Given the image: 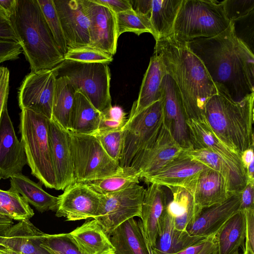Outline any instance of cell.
<instances>
[{
  "mask_svg": "<svg viewBox=\"0 0 254 254\" xmlns=\"http://www.w3.org/2000/svg\"><path fill=\"white\" fill-rule=\"evenodd\" d=\"M187 43L203 63L218 92L234 101L254 93V53L236 36L231 21L216 36Z\"/></svg>",
  "mask_w": 254,
  "mask_h": 254,
  "instance_id": "obj_1",
  "label": "cell"
},
{
  "mask_svg": "<svg viewBox=\"0 0 254 254\" xmlns=\"http://www.w3.org/2000/svg\"><path fill=\"white\" fill-rule=\"evenodd\" d=\"M153 54L178 87L188 120L206 123L205 104L218 91L202 61L173 35L156 41Z\"/></svg>",
  "mask_w": 254,
  "mask_h": 254,
  "instance_id": "obj_2",
  "label": "cell"
},
{
  "mask_svg": "<svg viewBox=\"0 0 254 254\" xmlns=\"http://www.w3.org/2000/svg\"><path fill=\"white\" fill-rule=\"evenodd\" d=\"M10 19L31 72L53 69L64 61L37 0H17Z\"/></svg>",
  "mask_w": 254,
  "mask_h": 254,
  "instance_id": "obj_3",
  "label": "cell"
},
{
  "mask_svg": "<svg viewBox=\"0 0 254 254\" xmlns=\"http://www.w3.org/2000/svg\"><path fill=\"white\" fill-rule=\"evenodd\" d=\"M254 93L234 101L218 92L205 106V118L216 137L239 155L254 145Z\"/></svg>",
  "mask_w": 254,
  "mask_h": 254,
  "instance_id": "obj_4",
  "label": "cell"
},
{
  "mask_svg": "<svg viewBox=\"0 0 254 254\" xmlns=\"http://www.w3.org/2000/svg\"><path fill=\"white\" fill-rule=\"evenodd\" d=\"M49 120L43 115L23 109L20 114L19 130L31 174L45 187L56 190L49 140Z\"/></svg>",
  "mask_w": 254,
  "mask_h": 254,
  "instance_id": "obj_5",
  "label": "cell"
},
{
  "mask_svg": "<svg viewBox=\"0 0 254 254\" xmlns=\"http://www.w3.org/2000/svg\"><path fill=\"white\" fill-rule=\"evenodd\" d=\"M230 23L223 1L182 0L172 35L188 42L216 36L224 31Z\"/></svg>",
  "mask_w": 254,
  "mask_h": 254,
  "instance_id": "obj_6",
  "label": "cell"
},
{
  "mask_svg": "<svg viewBox=\"0 0 254 254\" xmlns=\"http://www.w3.org/2000/svg\"><path fill=\"white\" fill-rule=\"evenodd\" d=\"M54 68L57 76H66L75 90L81 92L101 113L112 106L107 64L64 60Z\"/></svg>",
  "mask_w": 254,
  "mask_h": 254,
  "instance_id": "obj_7",
  "label": "cell"
},
{
  "mask_svg": "<svg viewBox=\"0 0 254 254\" xmlns=\"http://www.w3.org/2000/svg\"><path fill=\"white\" fill-rule=\"evenodd\" d=\"M76 182L86 183L112 176L123 169L106 152L93 134L68 131Z\"/></svg>",
  "mask_w": 254,
  "mask_h": 254,
  "instance_id": "obj_8",
  "label": "cell"
},
{
  "mask_svg": "<svg viewBox=\"0 0 254 254\" xmlns=\"http://www.w3.org/2000/svg\"><path fill=\"white\" fill-rule=\"evenodd\" d=\"M163 124L162 99L131 117L123 127V140L119 165L128 167L133 158L154 139Z\"/></svg>",
  "mask_w": 254,
  "mask_h": 254,
  "instance_id": "obj_9",
  "label": "cell"
},
{
  "mask_svg": "<svg viewBox=\"0 0 254 254\" xmlns=\"http://www.w3.org/2000/svg\"><path fill=\"white\" fill-rule=\"evenodd\" d=\"M145 189L135 184L122 190L101 195L100 202L93 219L96 220L109 236L126 221L141 217Z\"/></svg>",
  "mask_w": 254,
  "mask_h": 254,
  "instance_id": "obj_10",
  "label": "cell"
},
{
  "mask_svg": "<svg viewBox=\"0 0 254 254\" xmlns=\"http://www.w3.org/2000/svg\"><path fill=\"white\" fill-rule=\"evenodd\" d=\"M57 76L55 68L31 71L27 74L18 91V103L21 110L29 109L51 120Z\"/></svg>",
  "mask_w": 254,
  "mask_h": 254,
  "instance_id": "obj_11",
  "label": "cell"
},
{
  "mask_svg": "<svg viewBox=\"0 0 254 254\" xmlns=\"http://www.w3.org/2000/svg\"><path fill=\"white\" fill-rule=\"evenodd\" d=\"M183 151L163 124L156 136L133 158L127 169L141 179L176 158Z\"/></svg>",
  "mask_w": 254,
  "mask_h": 254,
  "instance_id": "obj_12",
  "label": "cell"
},
{
  "mask_svg": "<svg viewBox=\"0 0 254 254\" xmlns=\"http://www.w3.org/2000/svg\"><path fill=\"white\" fill-rule=\"evenodd\" d=\"M163 125L184 150L192 148L188 120L180 91L166 73L162 80Z\"/></svg>",
  "mask_w": 254,
  "mask_h": 254,
  "instance_id": "obj_13",
  "label": "cell"
},
{
  "mask_svg": "<svg viewBox=\"0 0 254 254\" xmlns=\"http://www.w3.org/2000/svg\"><path fill=\"white\" fill-rule=\"evenodd\" d=\"M89 21V46L112 56L117 51L118 36L116 14L109 8L92 0H82Z\"/></svg>",
  "mask_w": 254,
  "mask_h": 254,
  "instance_id": "obj_14",
  "label": "cell"
},
{
  "mask_svg": "<svg viewBox=\"0 0 254 254\" xmlns=\"http://www.w3.org/2000/svg\"><path fill=\"white\" fill-rule=\"evenodd\" d=\"M58 197L56 216L65 217L66 221L93 219L101 199V194L85 183L76 182Z\"/></svg>",
  "mask_w": 254,
  "mask_h": 254,
  "instance_id": "obj_15",
  "label": "cell"
},
{
  "mask_svg": "<svg viewBox=\"0 0 254 254\" xmlns=\"http://www.w3.org/2000/svg\"><path fill=\"white\" fill-rule=\"evenodd\" d=\"M48 135L56 190H64L75 182L68 131L52 119L48 123Z\"/></svg>",
  "mask_w": 254,
  "mask_h": 254,
  "instance_id": "obj_16",
  "label": "cell"
},
{
  "mask_svg": "<svg viewBox=\"0 0 254 254\" xmlns=\"http://www.w3.org/2000/svg\"><path fill=\"white\" fill-rule=\"evenodd\" d=\"M207 168L209 167L187 155L184 150L176 158L143 176L141 179L146 183L157 184L168 188H185Z\"/></svg>",
  "mask_w": 254,
  "mask_h": 254,
  "instance_id": "obj_17",
  "label": "cell"
},
{
  "mask_svg": "<svg viewBox=\"0 0 254 254\" xmlns=\"http://www.w3.org/2000/svg\"><path fill=\"white\" fill-rule=\"evenodd\" d=\"M53 0L67 48L89 46V21L82 0Z\"/></svg>",
  "mask_w": 254,
  "mask_h": 254,
  "instance_id": "obj_18",
  "label": "cell"
},
{
  "mask_svg": "<svg viewBox=\"0 0 254 254\" xmlns=\"http://www.w3.org/2000/svg\"><path fill=\"white\" fill-rule=\"evenodd\" d=\"M26 164L23 146L15 134L7 107L0 120V180L21 173Z\"/></svg>",
  "mask_w": 254,
  "mask_h": 254,
  "instance_id": "obj_19",
  "label": "cell"
},
{
  "mask_svg": "<svg viewBox=\"0 0 254 254\" xmlns=\"http://www.w3.org/2000/svg\"><path fill=\"white\" fill-rule=\"evenodd\" d=\"M241 192L231 194L226 200L201 210L188 226L192 236L215 238L219 229L240 209Z\"/></svg>",
  "mask_w": 254,
  "mask_h": 254,
  "instance_id": "obj_20",
  "label": "cell"
},
{
  "mask_svg": "<svg viewBox=\"0 0 254 254\" xmlns=\"http://www.w3.org/2000/svg\"><path fill=\"white\" fill-rule=\"evenodd\" d=\"M192 196L200 212L204 208L220 203L231 194L224 177L207 168L185 188Z\"/></svg>",
  "mask_w": 254,
  "mask_h": 254,
  "instance_id": "obj_21",
  "label": "cell"
},
{
  "mask_svg": "<svg viewBox=\"0 0 254 254\" xmlns=\"http://www.w3.org/2000/svg\"><path fill=\"white\" fill-rule=\"evenodd\" d=\"M190 141L194 149L208 150L216 154L230 165L246 175L241 156L232 150L215 135L207 123L188 120Z\"/></svg>",
  "mask_w": 254,
  "mask_h": 254,
  "instance_id": "obj_22",
  "label": "cell"
},
{
  "mask_svg": "<svg viewBox=\"0 0 254 254\" xmlns=\"http://www.w3.org/2000/svg\"><path fill=\"white\" fill-rule=\"evenodd\" d=\"M168 203L167 195L164 186L151 184L145 189L140 218L144 235L151 248L155 245L159 222Z\"/></svg>",
  "mask_w": 254,
  "mask_h": 254,
  "instance_id": "obj_23",
  "label": "cell"
},
{
  "mask_svg": "<svg viewBox=\"0 0 254 254\" xmlns=\"http://www.w3.org/2000/svg\"><path fill=\"white\" fill-rule=\"evenodd\" d=\"M209 238L192 236L187 230L177 229L173 217L166 209L159 222L155 245L151 249L153 254H176Z\"/></svg>",
  "mask_w": 254,
  "mask_h": 254,
  "instance_id": "obj_24",
  "label": "cell"
},
{
  "mask_svg": "<svg viewBox=\"0 0 254 254\" xmlns=\"http://www.w3.org/2000/svg\"><path fill=\"white\" fill-rule=\"evenodd\" d=\"M66 235L82 254H114L115 249L98 221H86Z\"/></svg>",
  "mask_w": 254,
  "mask_h": 254,
  "instance_id": "obj_25",
  "label": "cell"
},
{
  "mask_svg": "<svg viewBox=\"0 0 254 254\" xmlns=\"http://www.w3.org/2000/svg\"><path fill=\"white\" fill-rule=\"evenodd\" d=\"M166 73L161 59L153 54L144 75L138 98L132 105L129 117L162 99V83Z\"/></svg>",
  "mask_w": 254,
  "mask_h": 254,
  "instance_id": "obj_26",
  "label": "cell"
},
{
  "mask_svg": "<svg viewBox=\"0 0 254 254\" xmlns=\"http://www.w3.org/2000/svg\"><path fill=\"white\" fill-rule=\"evenodd\" d=\"M44 234L29 219L23 220L8 230L0 243L22 254H50L40 246Z\"/></svg>",
  "mask_w": 254,
  "mask_h": 254,
  "instance_id": "obj_27",
  "label": "cell"
},
{
  "mask_svg": "<svg viewBox=\"0 0 254 254\" xmlns=\"http://www.w3.org/2000/svg\"><path fill=\"white\" fill-rule=\"evenodd\" d=\"M115 254H149V246L141 221L130 218L109 236Z\"/></svg>",
  "mask_w": 254,
  "mask_h": 254,
  "instance_id": "obj_28",
  "label": "cell"
},
{
  "mask_svg": "<svg viewBox=\"0 0 254 254\" xmlns=\"http://www.w3.org/2000/svg\"><path fill=\"white\" fill-rule=\"evenodd\" d=\"M10 183V189L19 193L38 211L41 213L48 210L56 211L58 197L45 191L40 182L36 183L19 173L11 177Z\"/></svg>",
  "mask_w": 254,
  "mask_h": 254,
  "instance_id": "obj_29",
  "label": "cell"
},
{
  "mask_svg": "<svg viewBox=\"0 0 254 254\" xmlns=\"http://www.w3.org/2000/svg\"><path fill=\"white\" fill-rule=\"evenodd\" d=\"M184 152L221 174L227 183L231 194L241 192L246 185L247 179L246 175L238 171L212 151L191 148L184 150Z\"/></svg>",
  "mask_w": 254,
  "mask_h": 254,
  "instance_id": "obj_30",
  "label": "cell"
},
{
  "mask_svg": "<svg viewBox=\"0 0 254 254\" xmlns=\"http://www.w3.org/2000/svg\"><path fill=\"white\" fill-rule=\"evenodd\" d=\"M101 113L79 91L75 93L70 118V131L76 134H93L98 129Z\"/></svg>",
  "mask_w": 254,
  "mask_h": 254,
  "instance_id": "obj_31",
  "label": "cell"
},
{
  "mask_svg": "<svg viewBox=\"0 0 254 254\" xmlns=\"http://www.w3.org/2000/svg\"><path fill=\"white\" fill-rule=\"evenodd\" d=\"M172 199L168 203L166 211L174 220L175 228L186 231L188 226L200 212L196 206L192 195L185 188L170 187Z\"/></svg>",
  "mask_w": 254,
  "mask_h": 254,
  "instance_id": "obj_32",
  "label": "cell"
},
{
  "mask_svg": "<svg viewBox=\"0 0 254 254\" xmlns=\"http://www.w3.org/2000/svg\"><path fill=\"white\" fill-rule=\"evenodd\" d=\"M245 216L240 210L231 217L215 236L218 254H232L238 251L245 238Z\"/></svg>",
  "mask_w": 254,
  "mask_h": 254,
  "instance_id": "obj_33",
  "label": "cell"
},
{
  "mask_svg": "<svg viewBox=\"0 0 254 254\" xmlns=\"http://www.w3.org/2000/svg\"><path fill=\"white\" fill-rule=\"evenodd\" d=\"M76 90L69 80L63 76L56 79L52 105V118L69 131L70 118Z\"/></svg>",
  "mask_w": 254,
  "mask_h": 254,
  "instance_id": "obj_34",
  "label": "cell"
},
{
  "mask_svg": "<svg viewBox=\"0 0 254 254\" xmlns=\"http://www.w3.org/2000/svg\"><path fill=\"white\" fill-rule=\"evenodd\" d=\"M182 0H151L149 19L157 40L173 34Z\"/></svg>",
  "mask_w": 254,
  "mask_h": 254,
  "instance_id": "obj_35",
  "label": "cell"
},
{
  "mask_svg": "<svg viewBox=\"0 0 254 254\" xmlns=\"http://www.w3.org/2000/svg\"><path fill=\"white\" fill-rule=\"evenodd\" d=\"M0 214L20 221L29 219L33 216L34 212L19 193L10 189L7 190L0 189Z\"/></svg>",
  "mask_w": 254,
  "mask_h": 254,
  "instance_id": "obj_36",
  "label": "cell"
},
{
  "mask_svg": "<svg viewBox=\"0 0 254 254\" xmlns=\"http://www.w3.org/2000/svg\"><path fill=\"white\" fill-rule=\"evenodd\" d=\"M139 178L123 168L117 173L99 180L86 182L91 189L101 195L118 191L132 185L139 183Z\"/></svg>",
  "mask_w": 254,
  "mask_h": 254,
  "instance_id": "obj_37",
  "label": "cell"
},
{
  "mask_svg": "<svg viewBox=\"0 0 254 254\" xmlns=\"http://www.w3.org/2000/svg\"><path fill=\"white\" fill-rule=\"evenodd\" d=\"M118 37L125 32H132L137 35L149 33L156 39V33L149 18L135 12L133 9L116 14Z\"/></svg>",
  "mask_w": 254,
  "mask_h": 254,
  "instance_id": "obj_38",
  "label": "cell"
},
{
  "mask_svg": "<svg viewBox=\"0 0 254 254\" xmlns=\"http://www.w3.org/2000/svg\"><path fill=\"white\" fill-rule=\"evenodd\" d=\"M59 49L64 56L66 45L59 15L53 0H37Z\"/></svg>",
  "mask_w": 254,
  "mask_h": 254,
  "instance_id": "obj_39",
  "label": "cell"
},
{
  "mask_svg": "<svg viewBox=\"0 0 254 254\" xmlns=\"http://www.w3.org/2000/svg\"><path fill=\"white\" fill-rule=\"evenodd\" d=\"M64 58V60L74 62L107 64L113 60V56L89 46L68 48Z\"/></svg>",
  "mask_w": 254,
  "mask_h": 254,
  "instance_id": "obj_40",
  "label": "cell"
},
{
  "mask_svg": "<svg viewBox=\"0 0 254 254\" xmlns=\"http://www.w3.org/2000/svg\"><path fill=\"white\" fill-rule=\"evenodd\" d=\"M40 246L50 254H82L69 239L66 233H45Z\"/></svg>",
  "mask_w": 254,
  "mask_h": 254,
  "instance_id": "obj_41",
  "label": "cell"
},
{
  "mask_svg": "<svg viewBox=\"0 0 254 254\" xmlns=\"http://www.w3.org/2000/svg\"><path fill=\"white\" fill-rule=\"evenodd\" d=\"M93 135L99 140L107 154L119 163L123 146V128L109 131H97Z\"/></svg>",
  "mask_w": 254,
  "mask_h": 254,
  "instance_id": "obj_42",
  "label": "cell"
},
{
  "mask_svg": "<svg viewBox=\"0 0 254 254\" xmlns=\"http://www.w3.org/2000/svg\"><path fill=\"white\" fill-rule=\"evenodd\" d=\"M223 4L226 16L230 21L254 10V0H224Z\"/></svg>",
  "mask_w": 254,
  "mask_h": 254,
  "instance_id": "obj_43",
  "label": "cell"
},
{
  "mask_svg": "<svg viewBox=\"0 0 254 254\" xmlns=\"http://www.w3.org/2000/svg\"><path fill=\"white\" fill-rule=\"evenodd\" d=\"M22 53V49L18 42L0 38V64L19 59Z\"/></svg>",
  "mask_w": 254,
  "mask_h": 254,
  "instance_id": "obj_44",
  "label": "cell"
},
{
  "mask_svg": "<svg viewBox=\"0 0 254 254\" xmlns=\"http://www.w3.org/2000/svg\"><path fill=\"white\" fill-rule=\"evenodd\" d=\"M246 229L245 244L243 254H254V209L243 210Z\"/></svg>",
  "mask_w": 254,
  "mask_h": 254,
  "instance_id": "obj_45",
  "label": "cell"
},
{
  "mask_svg": "<svg viewBox=\"0 0 254 254\" xmlns=\"http://www.w3.org/2000/svg\"><path fill=\"white\" fill-rule=\"evenodd\" d=\"M9 77V69L6 67L0 66V120L2 112L7 107Z\"/></svg>",
  "mask_w": 254,
  "mask_h": 254,
  "instance_id": "obj_46",
  "label": "cell"
},
{
  "mask_svg": "<svg viewBox=\"0 0 254 254\" xmlns=\"http://www.w3.org/2000/svg\"><path fill=\"white\" fill-rule=\"evenodd\" d=\"M0 38L18 42L17 38L10 18L0 9Z\"/></svg>",
  "mask_w": 254,
  "mask_h": 254,
  "instance_id": "obj_47",
  "label": "cell"
},
{
  "mask_svg": "<svg viewBox=\"0 0 254 254\" xmlns=\"http://www.w3.org/2000/svg\"><path fill=\"white\" fill-rule=\"evenodd\" d=\"M111 9L116 14L133 9L131 0H92Z\"/></svg>",
  "mask_w": 254,
  "mask_h": 254,
  "instance_id": "obj_48",
  "label": "cell"
},
{
  "mask_svg": "<svg viewBox=\"0 0 254 254\" xmlns=\"http://www.w3.org/2000/svg\"><path fill=\"white\" fill-rule=\"evenodd\" d=\"M254 209V183L247 182L241 192V210Z\"/></svg>",
  "mask_w": 254,
  "mask_h": 254,
  "instance_id": "obj_49",
  "label": "cell"
},
{
  "mask_svg": "<svg viewBox=\"0 0 254 254\" xmlns=\"http://www.w3.org/2000/svg\"><path fill=\"white\" fill-rule=\"evenodd\" d=\"M101 115L105 118L123 124H125L127 122L126 114L122 108L118 106H112L106 112L101 113Z\"/></svg>",
  "mask_w": 254,
  "mask_h": 254,
  "instance_id": "obj_50",
  "label": "cell"
},
{
  "mask_svg": "<svg viewBox=\"0 0 254 254\" xmlns=\"http://www.w3.org/2000/svg\"><path fill=\"white\" fill-rule=\"evenodd\" d=\"M17 1V0H0V9L10 18L15 11Z\"/></svg>",
  "mask_w": 254,
  "mask_h": 254,
  "instance_id": "obj_51",
  "label": "cell"
},
{
  "mask_svg": "<svg viewBox=\"0 0 254 254\" xmlns=\"http://www.w3.org/2000/svg\"><path fill=\"white\" fill-rule=\"evenodd\" d=\"M13 225V220L7 216L0 214V242L5 233Z\"/></svg>",
  "mask_w": 254,
  "mask_h": 254,
  "instance_id": "obj_52",
  "label": "cell"
},
{
  "mask_svg": "<svg viewBox=\"0 0 254 254\" xmlns=\"http://www.w3.org/2000/svg\"><path fill=\"white\" fill-rule=\"evenodd\" d=\"M209 239L205 241L189 247L176 254H198L204 248L206 245V242Z\"/></svg>",
  "mask_w": 254,
  "mask_h": 254,
  "instance_id": "obj_53",
  "label": "cell"
},
{
  "mask_svg": "<svg viewBox=\"0 0 254 254\" xmlns=\"http://www.w3.org/2000/svg\"><path fill=\"white\" fill-rule=\"evenodd\" d=\"M198 254H218L217 245L215 238H209L204 248Z\"/></svg>",
  "mask_w": 254,
  "mask_h": 254,
  "instance_id": "obj_54",
  "label": "cell"
},
{
  "mask_svg": "<svg viewBox=\"0 0 254 254\" xmlns=\"http://www.w3.org/2000/svg\"><path fill=\"white\" fill-rule=\"evenodd\" d=\"M241 159L244 168L246 170L251 162L254 160V146L242 152Z\"/></svg>",
  "mask_w": 254,
  "mask_h": 254,
  "instance_id": "obj_55",
  "label": "cell"
},
{
  "mask_svg": "<svg viewBox=\"0 0 254 254\" xmlns=\"http://www.w3.org/2000/svg\"><path fill=\"white\" fill-rule=\"evenodd\" d=\"M149 254H153L152 253L151 247L149 246Z\"/></svg>",
  "mask_w": 254,
  "mask_h": 254,
  "instance_id": "obj_56",
  "label": "cell"
},
{
  "mask_svg": "<svg viewBox=\"0 0 254 254\" xmlns=\"http://www.w3.org/2000/svg\"><path fill=\"white\" fill-rule=\"evenodd\" d=\"M241 254V253H239V252H238V251H236V252H235L233 253V254Z\"/></svg>",
  "mask_w": 254,
  "mask_h": 254,
  "instance_id": "obj_57",
  "label": "cell"
},
{
  "mask_svg": "<svg viewBox=\"0 0 254 254\" xmlns=\"http://www.w3.org/2000/svg\"><path fill=\"white\" fill-rule=\"evenodd\" d=\"M20 254H21V253H20Z\"/></svg>",
  "mask_w": 254,
  "mask_h": 254,
  "instance_id": "obj_58",
  "label": "cell"
},
{
  "mask_svg": "<svg viewBox=\"0 0 254 254\" xmlns=\"http://www.w3.org/2000/svg\"></svg>",
  "mask_w": 254,
  "mask_h": 254,
  "instance_id": "obj_59",
  "label": "cell"
}]
</instances>
